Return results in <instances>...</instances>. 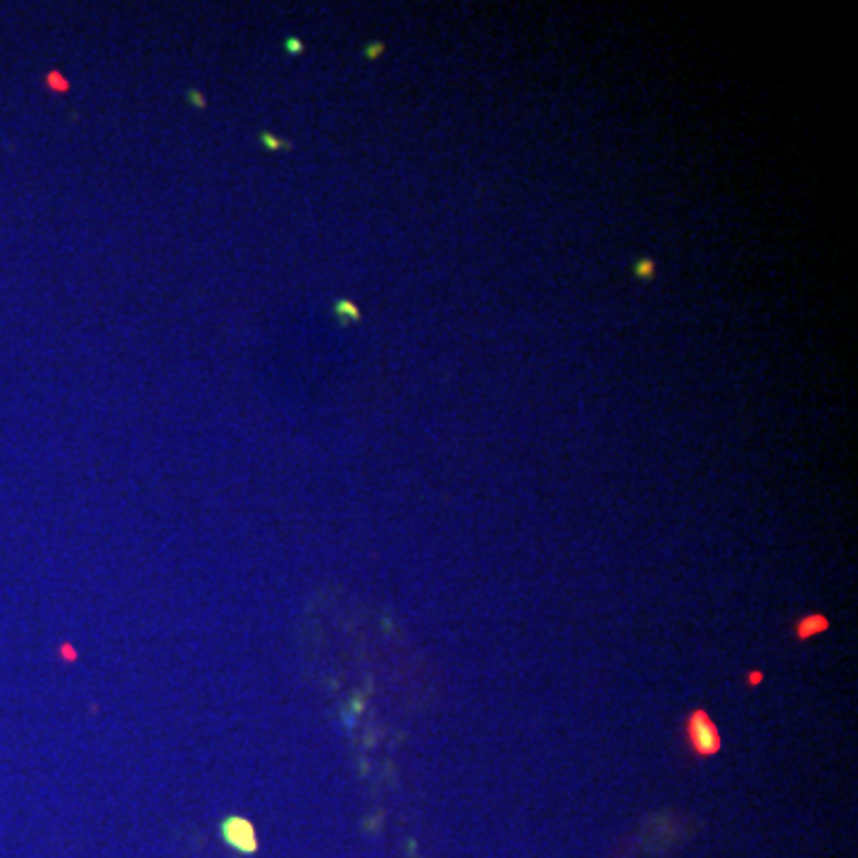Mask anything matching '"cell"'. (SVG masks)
I'll return each instance as SVG.
<instances>
[{
	"instance_id": "cell-5",
	"label": "cell",
	"mask_w": 858,
	"mask_h": 858,
	"mask_svg": "<svg viewBox=\"0 0 858 858\" xmlns=\"http://www.w3.org/2000/svg\"><path fill=\"white\" fill-rule=\"evenodd\" d=\"M60 653H63V656L67 658V663H72V660H77V653H74V649L70 644H65L63 649H60Z\"/></svg>"
},
{
	"instance_id": "cell-4",
	"label": "cell",
	"mask_w": 858,
	"mask_h": 858,
	"mask_svg": "<svg viewBox=\"0 0 858 858\" xmlns=\"http://www.w3.org/2000/svg\"><path fill=\"white\" fill-rule=\"evenodd\" d=\"M746 682H748V687H758L763 682V672L761 670H751L746 675Z\"/></svg>"
},
{
	"instance_id": "cell-1",
	"label": "cell",
	"mask_w": 858,
	"mask_h": 858,
	"mask_svg": "<svg viewBox=\"0 0 858 858\" xmlns=\"http://www.w3.org/2000/svg\"><path fill=\"white\" fill-rule=\"evenodd\" d=\"M687 741H689L692 751L701 756V758H708V756H715L723 746L720 741V732H718V725L711 720L704 708L694 711L687 720Z\"/></svg>"
},
{
	"instance_id": "cell-3",
	"label": "cell",
	"mask_w": 858,
	"mask_h": 858,
	"mask_svg": "<svg viewBox=\"0 0 858 858\" xmlns=\"http://www.w3.org/2000/svg\"><path fill=\"white\" fill-rule=\"evenodd\" d=\"M827 627H830V620L822 615V613H810V615H803L799 623H796V637H799L801 642H806V639L820 635V632H827Z\"/></svg>"
},
{
	"instance_id": "cell-2",
	"label": "cell",
	"mask_w": 858,
	"mask_h": 858,
	"mask_svg": "<svg viewBox=\"0 0 858 858\" xmlns=\"http://www.w3.org/2000/svg\"><path fill=\"white\" fill-rule=\"evenodd\" d=\"M222 837L231 849L241 851V854H255L258 851L255 827L250 825L246 818L229 815V818L222 822Z\"/></svg>"
}]
</instances>
